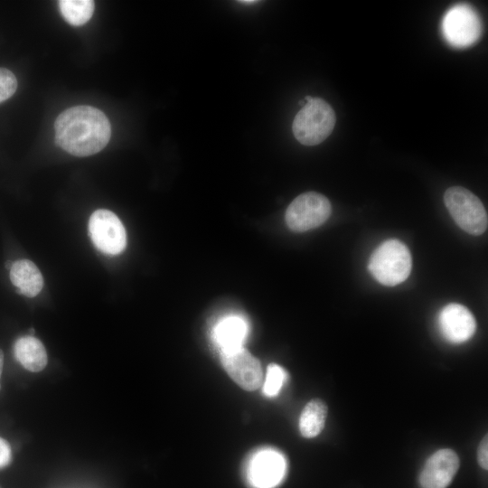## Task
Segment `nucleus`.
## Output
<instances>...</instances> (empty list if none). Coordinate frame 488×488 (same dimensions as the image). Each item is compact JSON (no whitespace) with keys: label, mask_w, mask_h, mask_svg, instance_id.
<instances>
[{"label":"nucleus","mask_w":488,"mask_h":488,"mask_svg":"<svg viewBox=\"0 0 488 488\" xmlns=\"http://www.w3.org/2000/svg\"><path fill=\"white\" fill-rule=\"evenodd\" d=\"M54 130L58 145L76 156L99 152L111 136L108 117L90 106H76L61 112L56 118Z\"/></svg>","instance_id":"nucleus-1"},{"label":"nucleus","mask_w":488,"mask_h":488,"mask_svg":"<svg viewBox=\"0 0 488 488\" xmlns=\"http://www.w3.org/2000/svg\"><path fill=\"white\" fill-rule=\"evenodd\" d=\"M412 267L408 248L400 240L390 239L380 243L370 257L368 269L380 284L394 286L405 281Z\"/></svg>","instance_id":"nucleus-2"},{"label":"nucleus","mask_w":488,"mask_h":488,"mask_svg":"<svg viewBox=\"0 0 488 488\" xmlns=\"http://www.w3.org/2000/svg\"><path fill=\"white\" fill-rule=\"evenodd\" d=\"M306 103L296 115L292 130L295 137L305 145H315L324 141L333 130L336 117L329 103L320 98L306 96Z\"/></svg>","instance_id":"nucleus-3"},{"label":"nucleus","mask_w":488,"mask_h":488,"mask_svg":"<svg viewBox=\"0 0 488 488\" xmlns=\"http://www.w3.org/2000/svg\"><path fill=\"white\" fill-rule=\"evenodd\" d=\"M444 202L455 222L465 232L478 236L488 225L487 213L480 199L461 186L449 187Z\"/></svg>","instance_id":"nucleus-4"},{"label":"nucleus","mask_w":488,"mask_h":488,"mask_svg":"<svg viewBox=\"0 0 488 488\" xmlns=\"http://www.w3.org/2000/svg\"><path fill=\"white\" fill-rule=\"evenodd\" d=\"M331 212L332 206L325 196L307 192L293 200L286 209L285 218L291 230L304 232L321 226Z\"/></svg>","instance_id":"nucleus-5"},{"label":"nucleus","mask_w":488,"mask_h":488,"mask_svg":"<svg viewBox=\"0 0 488 488\" xmlns=\"http://www.w3.org/2000/svg\"><path fill=\"white\" fill-rule=\"evenodd\" d=\"M89 232L96 248L105 254L117 255L127 246L125 228L117 216L108 210L99 209L91 214Z\"/></svg>","instance_id":"nucleus-6"},{"label":"nucleus","mask_w":488,"mask_h":488,"mask_svg":"<svg viewBox=\"0 0 488 488\" xmlns=\"http://www.w3.org/2000/svg\"><path fill=\"white\" fill-rule=\"evenodd\" d=\"M442 32L451 45L462 48L476 42L482 32V24L471 6L457 5L449 9L444 16Z\"/></svg>","instance_id":"nucleus-7"},{"label":"nucleus","mask_w":488,"mask_h":488,"mask_svg":"<svg viewBox=\"0 0 488 488\" xmlns=\"http://www.w3.org/2000/svg\"><path fill=\"white\" fill-rule=\"evenodd\" d=\"M286 470V463L282 454L267 448L252 455L245 474L251 488H274L284 478Z\"/></svg>","instance_id":"nucleus-8"},{"label":"nucleus","mask_w":488,"mask_h":488,"mask_svg":"<svg viewBox=\"0 0 488 488\" xmlns=\"http://www.w3.org/2000/svg\"><path fill=\"white\" fill-rule=\"evenodd\" d=\"M221 361L240 388L255 390L261 385L263 371L260 362L243 346L221 351Z\"/></svg>","instance_id":"nucleus-9"},{"label":"nucleus","mask_w":488,"mask_h":488,"mask_svg":"<svg viewBox=\"0 0 488 488\" xmlns=\"http://www.w3.org/2000/svg\"><path fill=\"white\" fill-rule=\"evenodd\" d=\"M438 326L446 340L452 343H462L474 335L476 322L467 307L457 303H451L440 311Z\"/></svg>","instance_id":"nucleus-10"},{"label":"nucleus","mask_w":488,"mask_h":488,"mask_svg":"<svg viewBox=\"0 0 488 488\" xmlns=\"http://www.w3.org/2000/svg\"><path fill=\"white\" fill-rule=\"evenodd\" d=\"M460 461L457 454L449 448L434 453L425 463L419 474L422 488H446L457 473Z\"/></svg>","instance_id":"nucleus-11"},{"label":"nucleus","mask_w":488,"mask_h":488,"mask_svg":"<svg viewBox=\"0 0 488 488\" xmlns=\"http://www.w3.org/2000/svg\"><path fill=\"white\" fill-rule=\"evenodd\" d=\"M10 279L18 292L27 297L36 296L43 286L41 271L29 259H19L13 263Z\"/></svg>","instance_id":"nucleus-12"},{"label":"nucleus","mask_w":488,"mask_h":488,"mask_svg":"<svg viewBox=\"0 0 488 488\" xmlns=\"http://www.w3.org/2000/svg\"><path fill=\"white\" fill-rule=\"evenodd\" d=\"M15 359L32 372L42 371L48 362L46 350L42 343L33 335L17 339L14 345Z\"/></svg>","instance_id":"nucleus-13"},{"label":"nucleus","mask_w":488,"mask_h":488,"mask_svg":"<svg viewBox=\"0 0 488 488\" xmlns=\"http://www.w3.org/2000/svg\"><path fill=\"white\" fill-rule=\"evenodd\" d=\"M249 327L247 322L240 316L230 315L222 318L213 329V338L222 350L242 346Z\"/></svg>","instance_id":"nucleus-14"},{"label":"nucleus","mask_w":488,"mask_h":488,"mask_svg":"<svg viewBox=\"0 0 488 488\" xmlns=\"http://www.w3.org/2000/svg\"><path fill=\"white\" fill-rule=\"evenodd\" d=\"M327 410V406L323 400L319 399L310 400L300 416L299 430L301 435L306 438L319 435L324 427Z\"/></svg>","instance_id":"nucleus-15"},{"label":"nucleus","mask_w":488,"mask_h":488,"mask_svg":"<svg viewBox=\"0 0 488 488\" xmlns=\"http://www.w3.org/2000/svg\"><path fill=\"white\" fill-rule=\"evenodd\" d=\"M59 7L61 15L69 23L79 26L91 18L95 4L90 0H61Z\"/></svg>","instance_id":"nucleus-16"},{"label":"nucleus","mask_w":488,"mask_h":488,"mask_svg":"<svg viewBox=\"0 0 488 488\" xmlns=\"http://www.w3.org/2000/svg\"><path fill=\"white\" fill-rule=\"evenodd\" d=\"M286 380V371L276 363H270L267 368L263 392L268 397L276 396Z\"/></svg>","instance_id":"nucleus-17"},{"label":"nucleus","mask_w":488,"mask_h":488,"mask_svg":"<svg viewBox=\"0 0 488 488\" xmlns=\"http://www.w3.org/2000/svg\"><path fill=\"white\" fill-rule=\"evenodd\" d=\"M16 89L17 80L14 74L5 68H0V103L11 98Z\"/></svg>","instance_id":"nucleus-18"},{"label":"nucleus","mask_w":488,"mask_h":488,"mask_svg":"<svg viewBox=\"0 0 488 488\" xmlns=\"http://www.w3.org/2000/svg\"><path fill=\"white\" fill-rule=\"evenodd\" d=\"M11 460V447L5 439L0 437V468L8 465Z\"/></svg>","instance_id":"nucleus-19"},{"label":"nucleus","mask_w":488,"mask_h":488,"mask_svg":"<svg viewBox=\"0 0 488 488\" xmlns=\"http://www.w3.org/2000/svg\"><path fill=\"white\" fill-rule=\"evenodd\" d=\"M487 443H488V439H487V435L482 439L480 445H479V447H478V453H477V459H478V463L480 465V466L483 468V469H485L487 470L488 468V460H487V457H488V453H487V449H488V446H487Z\"/></svg>","instance_id":"nucleus-20"},{"label":"nucleus","mask_w":488,"mask_h":488,"mask_svg":"<svg viewBox=\"0 0 488 488\" xmlns=\"http://www.w3.org/2000/svg\"><path fill=\"white\" fill-rule=\"evenodd\" d=\"M3 366H4V353L3 351L0 349V389H1V376L3 371Z\"/></svg>","instance_id":"nucleus-21"},{"label":"nucleus","mask_w":488,"mask_h":488,"mask_svg":"<svg viewBox=\"0 0 488 488\" xmlns=\"http://www.w3.org/2000/svg\"><path fill=\"white\" fill-rule=\"evenodd\" d=\"M239 3H242V4H246V5H252V4H255V3H258V1H253V0H244V1H239Z\"/></svg>","instance_id":"nucleus-22"},{"label":"nucleus","mask_w":488,"mask_h":488,"mask_svg":"<svg viewBox=\"0 0 488 488\" xmlns=\"http://www.w3.org/2000/svg\"><path fill=\"white\" fill-rule=\"evenodd\" d=\"M13 263H14V262H12L11 260H7V261L5 262V267H6L7 269L10 270L11 267H12V266H13Z\"/></svg>","instance_id":"nucleus-23"},{"label":"nucleus","mask_w":488,"mask_h":488,"mask_svg":"<svg viewBox=\"0 0 488 488\" xmlns=\"http://www.w3.org/2000/svg\"><path fill=\"white\" fill-rule=\"evenodd\" d=\"M30 333H31L32 334H33V333H34V329H33V328H31V329H30Z\"/></svg>","instance_id":"nucleus-24"}]
</instances>
